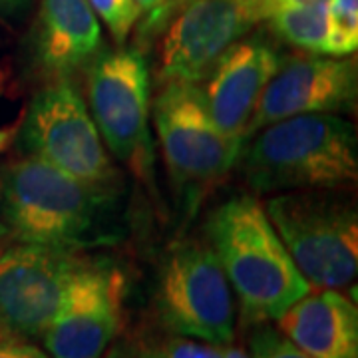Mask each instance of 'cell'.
<instances>
[{"instance_id":"8992f818","label":"cell","mask_w":358,"mask_h":358,"mask_svg":"<svg viewBox=\"0 0 358 358\" xmlns=\"http://www.w3.org/2000/svg\"><path fill=\"white\" fill-rule=\"evenodd\" d=\"M92 120L106 148L136 173L154 181V141L150 134V70L138 50L100 54L88 72Z\"/></svg>"},{"instance_id":"d4e9b609","label":"cell","mask_w":358,"mask_h":358,"mask_svg":"<svg viewBox=\"0 0 358 358\" xmlns=\"http://www.w3.org/2000/svg\"><path fill=\"white\" fill-rule=\"evenodd\" d=\"M225 358H251L241 348H225Z\"/></svg>"},{"instance_id":"30bf717a","label":"cell","mask_w":358,"mask_h":358,"mask_svg":"<svg viewBox=\"0 0 358 358\" xmlns=\"http://www.w3.org/2000/svg\"><path fill=\"white\" fill-rule=\"evenodd\" d=\"M82 261L78 251L24 241L0 251V324L42 338Z\"/></svg>"},{"instance_id":"8fae6325","label":"cell","mask_w":358,"mask_h":358,"mask_svg":"<svg viewBox=\"0 0 358 358\" xmlns=\"http://www.w3.org/2000/svg\"><path fill=\"white\" fill-rule=\"evenodd\" d=\"M124 275L106 261L84 259L64 301L42 334L52 358H102L122 329Z\"/></svg>"},{"instance_id":"2e32d148","label":"cell","mask_w":358,"mask_h":358,"mask_svg":"<svg viewBox=\"0 0 358 358\" xmlns=\"http://www.w3.org/2000/svg\"><path fill=\"white\" fill-rule=\"evenodd\" d=\"M271 28L301 50L324 54L329 14L324 6H277L267 16Z\"/></svg>"},{"instance_id":"3957f363","label":"cell","mask_w":358,"mask_h":358,"mask_svg":"<svg viewBox=\"0 0 358 358\" xmlns=\"http://www.w3.org/2000/svg\"><path fill=\"white\" fill-rule=\"evenodd\" d=\"M241 162L259 193L346 187L358 178L357 131L341 115H293L259 129Z\"/></svg>"},{"instance_id":"603a6c76","label":"cell","mask_w":358,"mask_h":358,"mask_svg":"<svg viewBox=\"0 0 358 358\" xmlns=\"http://www.w3.org/2000/svg\"><path fill=\"white\" fill-rule=\"evenodd\" d=\"M324 4H329V0H267L268 13L277 6H324Z\"/></svg>"},{"instance_id":"9a60e30c","label":"cell","mask_w":358,"mask_h":358,"mask_svg":"<svg viewBox=\"0 0 358 358\" xmlns=\"http://www.w3.org/2000/svg\"><path fill=\"white\" fill-rule=\"evenodd\" d=\"M102 28L88 0H42L34 36L40 68L68 78L98 54Z\"/></svg>"},{"instance_id":"277c9868","label":"cell","mask_w":358,"mask_h":358,"mask_svg":"<svg viewBox=\"0 0 358 358\" xmlns=\"http://www.w3.org/2000/svg\"><path fill=\"white\" fill-rule=\"evenodd\" d=\"M265 213L310 289H346L358 271V215L329 195L285 192L271 197Z\"/></svg>"},{"instance_id":"5b68a950","label":"cell","mask_w":358,"mask_h":358,"mask_svg":"<svg viewBox=\"0 0 358 358\" xmlns=\"http://www.w3.org/2000/svg\"><path fill=\"white\" fill-rule=\"evenodd\" d=\"M155 307L176 334L209 345L235 336V299L211 245L187 241L169 251L159 268Z\"/></svg>"},{"instance_id":"4fadbf2b","label":"cell","mask_w":358,"mask_h":358,"mask_svg":"<svg viewBox=\"0 0 358 358\" xmlns=\"http://www.w3.org/2000/svg\"><path fill=\"white\" fill-rule=\"evenodd\" d=\"M281 62L267 40L245 36L213 62L203 78L201 94L207 112L223 134L245 140L257 102Z\"/></svg>"},{"instance_id":"d6986e66","label":"cell","mask_w":358,"mask_h":358,"mask_svg":"<svg viewBox=\"0 0 358 358\" xmlns=\"http://www.w3.org/2000/svg\"><path fill=\"white\" fill-rule=\"evenodd\" d=\"M249 350L251 358H310L277 329H268L261 324L249 338Z\"/></svg>"},{"instance_id":"7402d4cb","label":"cell","mask_w":358,"mask_h":358,"mask_svg":"<svg viewBox=\"0 0 358 358\" xmlns=\"http://www.w3.org/2000/svg\"><path fill=\"white\" fill-rule=\"evenodd\" d=\"M169 2L171 0H131V4H134V8L138 13V20L143 14H152V20H150L152 24H155V20L166 13Z\"/></svg>"},{"instance_id":"cb8c5ba5","label":"cell","mask_w":358,"mask_h":358,"mask_svg":"<svg viewBox=\"0 0 358 358\" xmlns=\"http://www.w3.org/2000/svg\"><path fill=\"white\" fill-rule=\"evenodd\" d=\"M13 136H14V129H0V154L10 145Z\"/></svg>"},{"instance_id":"9c48e42d","label":"cell","mask_w":358,"mask_h":358,"mask_svg":"<svg viewBox=\"0 0 358 358\" xmlns=\"http://www.w3.org/2000/svg\"><path fill=\"white\" fill-rule=\"evenodd\" d=\"M267 0H185L166 26L157 76L197 84L223 52L267 20Z\"/></svg>"},{"instance_id":"6da1fadb","label":"cell","mask_w":358,"mask_h":358,"mask_svg":"<svg viewBox=\"0 0 358 358\" xmlns=\"http://www.w3.org/2000/svg\"><path fill=\"white\" fill-rule=\"evenodd\" d=\"M110 195L28 155L0 171V227L16 241L82 251L112 239Z\"/></svg>"},{"instance_id":"484cf974","label":"cell","mask_w":358,"mask_h":358,"mask_svg":"<svg viewBox=\"0 0 358 358\" xmlns=\"http://www.w3.org/2000/svg\"><path fill=\"white\" fill-rule=\"evenodd\" d=\"M6 237H8V235H6V233H4V229L0 227V251H2V241H4Z\"/></svg>"},{"instance_id":"5bb4252c","label":"cell","mask_w":358,"mask_h":358,"mask_svg":"<svg viewBox=\"0 0 358 358\" xmlns=\"http://www.w3.org/2000/svg\"><path fill=\"white\" fill-rule=\"evenodd\" d=\"M277 331L310 358H358L357 305L333 289L308 291L277 319Z\"/></svg>"},{"instance_id":"e0dca14e","label":"cell","mask_w":358,"mask_h":358,"mask_svg":"<svg viewBox=\"0 0 358 358\" xmlns=\"http://www.w3.org/2000/svg\"><path fill=\"white\" fill-rule=\"evenodd\" d=\"M329 32L324 54L345 58L358 48V0H329Z\"/></svg>"},{"instance_id":"7c38bea8","label":"cell","mask_w":358,"mask_h":358,"mask_svg":"<svg viewBox=\"0 0 358 358\" xmlns=\"http://www.w3.org/2000/svg\"><path fill=\"white\" fill-rule=\"evenodd\" d=\"M358 72L350 58H294L268 80L245 129V140L273 122L305 114H338L357 103Z\"/></svg>"},{"instance_id":"ba28073f","label":"cell","mask_w":358,"mask_h":358,"mask_svg":"<svg viewBox=\"0 0 358 358\" xmlns=\"http://www.w3.org/2000/svg\"><path fill=\"white\" fill-rule=\"evenodd\" d=\"M26 152L90 185L112 187L115 169L88 106L68 78H54L28 108Z\"/></svg>"},{"instance_id":"ffe728a7","label":"cell","mask_w":358,"mask_h":358,"mask_svg":"<svg viewBox=\"0 0 358 358\" xmlns=\"http://www.w3.org/2000/svg\"><path fill=\"white\" fill-rule=\"evenodd\" d=\"M141 358H225V348L209 343L173 338L145 352Z\"/></svg>"},{"instance_id":"44dd1931","label":"cell","mask_w":358,"mask_h":358,"mask_svg":"<svg viewBox=\"0 0 358 358\" xmlns=\"http://www.w3.org/2000/svg\"><path fill=\"white\" fill-rule=\"evenodd\" d=\"M0 358H48L40 348L28 343V338L13 333L0 324Z\"/></svg>"},{"instance_id":"ac0fdd59","label":"cell","mask_w":358,"mask_h":358,"mask_svg":"<svg viewBox=\"0 0 358 358\" xmlns=\"http://www.w3.org/2000/svg\"><path fill=\"white\" fill-rule=\"evenodd\" d=\"M88 2L110 28L112 36L117 42L128 38L134 24L138 22V13L131 0H88Z\"/></svg>"},{"instance_id":"7a4b0ae2","label":"cell","mask_w":358,"mask_h":358,"mask_svg":"<svg viewBox=\"0 0 358 358\" xmlns=\"http://www.w3.org/2000/svg\"><path fill=\"white\" fill-rule=\"evenodd\" d=\"M207 235L247 324L277 320L313 291L255 197L239 195L219 205Z\"/></svg>"},{"instance_id":"52a82bcc","label":"cell","mask_w":358,"mask_h":358,"mask_svg":"<svg viewBox=\"0 0 358 358\" xmlns=\"http://www.w3.org/2000/svg\"><path fill=\"white\" fill-rule=\"evenodd\" d=\"M154 124L171 178L192 197L225 178L243 152V138L215 126L201 88L192 82L164 84L154 103Z\"/></svg>"}]
</instances>
